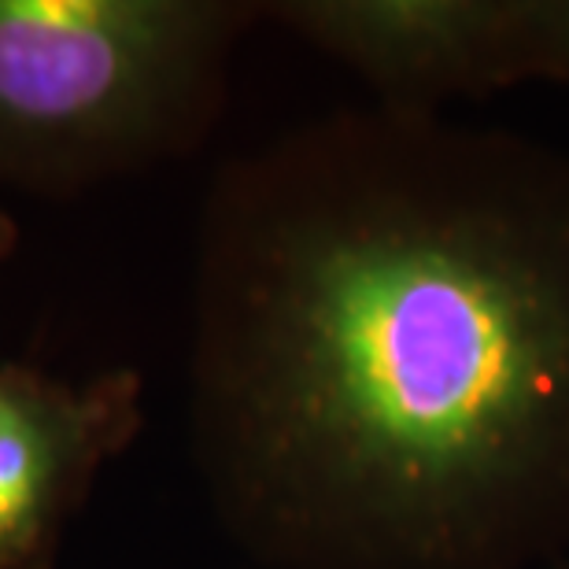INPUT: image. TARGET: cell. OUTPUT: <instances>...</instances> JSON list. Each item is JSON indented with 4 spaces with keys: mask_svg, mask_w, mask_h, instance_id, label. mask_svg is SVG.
<instances>
[{
    "mask_svg": "<svg viewBox=\"0 0 569 569\" xmlns=\"http://www.w3.org/2000/svg\"><path fill=\"white\" fill-rule=\"evenodd\" d=\"M16 244H19L16 219H11L8 211H0V263H4V259H11V252H16Z\"/></svg>",
    "mask_w": 569,
    "mask_h": 569,
    "instance_id": "obj_5",
    "label": "cell"
},
{
    "mask_svg": "<svg viewBox=\"0 0 569 569\" xmlns=\"http://www.w3.org/2000/svg\"><path fill=\"white\" fill-rule=\"evenodd\" d=\"M144 429V381L116 367L86 381L0 359V569H60L100 473Z\"/></svg>",
    "mask_w": 569,
    "mask_h": 569,
    "instance_id": "obj_4",
    "label": "cell"
},
{
    "mask_svg": "<svg viewBox=\"0 0 569 569\" xmlns=\"http://www.w3.org/2000/svg\"><path fill=\"white\" fill-rule=\"evenodd\" d=\"M189 451L259 569L569 559V148L340 108L203 189Z\"/></svg>",
    "mask_w": 569,
    "mask_h": 569,
    "instance_id": "obj_1",
    "label": "cell"
},
{
    "mask_svg": "<svg viewBox=\"0 0 569 569\" xmlns=\"http://www.w3.org/2000/svg\"><path fill=\"white\" fill-rule=\"evenodd\" d=\"M555 569H569V559H566V562H559V566H555Z\"/></svg>",
    "mask_w": 569,
    "mask_h": 569,
    "instance_id": "obj_6",
    "label": "cell"
},
{
    "mask_svg": "<svg viewBox=\"0 0 569 569\" xmlns=\"http://www.w3.org/2000/svg\"><path fill=\"white\" fill-rule=\"evenodd\" d=\"M263 19L392 111L448 116L462 100L566 82V0H284Z\"/></svg>",
    "mask_w": 569,
    "mask_h": 569,
    "instance_id": "obj_3",
    "label": "cell"
},
{
    "mask_svg": "<svg viewBox=\"0 0 569 569\" xmlns=\"http://www.w3.org/2000/svg\"><path fill=\"white\" fill-rule=\"evenodd\" d=\"M263 4L0 0V181L74 197L192 156Z\"/></svg>",
    "mask_w": 569,
    "mask_h": 569,
    "instance_id": "obj_2",
    "label": "cell"
}]
</instances>
